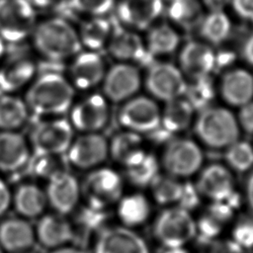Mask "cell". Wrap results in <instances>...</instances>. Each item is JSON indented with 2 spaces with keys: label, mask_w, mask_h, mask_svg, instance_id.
<instances>
[{
  "label": "cell",
  "mask_w": 253,
  "mask_h": 253,
  "mask_svg": "<svg viewBox=\"0 0 253 253\" xmlns=\"http://www.w3.org/2000/svg\"><path fill=\"white\" fill-rule=\"evenodd\" d=\"M74 88L62 75L47 72L40 75L26 94V104L34 114L59 116L72 106Z\"/></svg>",
  "instance_id": "6da1fadb"
},
{
  "label": "cell",
  "mask_w": 253,
  "mask_h": 253,
  "mask_svg": "<svg viewBox=\"0 0 253 253\" xmlns=\"http://www.w3.org/2000/svg\"><path fill=\"white\" fill-rule=\"evenodd\" d=\"M33 42L38 51L50 60H63L80 52L78 32L61 18H50L37 24Z\"/></svg>",
  "instance_id": "7a4b0ae2"
},
{
  "label": "cell",
  "mask_w": 253,
  "mask_h": 253,
  "mask_svg": "<svg viewBox=\"0 0 253 253\" xmlns=\"http://www.w3.org/2000/svg\"><path fill=\"white\" fill-rule=\"evenodd\" d=\"M200 140L212 149H225L239 139V124L232 113L218 107H208L200 112L195 123Z\"/></svg>",
  "instance_id": "3957f363"
},
{
  "label": "cell",
  "mask_w": 253,
  "mask_h": 253,
  "mask_svg": "<svg viewBox=\"0 0 253 253\" xmlns=\"http://www.w3.org/2000/svg\"><path fill=\"white\" fill-rule=\"evenodd\" d=\"M197 234V224L190 211L179 206L163 210L153 223V235L165 248L185 247Z\"/></svg>",
  "instance_id": "277c9868"
},
{
  "label": "cell",
  "mask_w": 253,
  "mask_h": 253,
  "mask_svg": "<svg viewBox=\"0 0 253 253\" xmlns=\"http://www.w3.org/2000/svg\"><path fill=\"white\" fill-rule=\"evenodd\" d=\"M124 180L120 173L109 167L94 168L84 179L81 192L88 206L106 210L118 204L123 197Z\"/></svg>",
  "instance_id": "5b68a950"
},
{
  "label": "cell",
  "mask_w": 253,
  "mask_h": 253,
  "mask_svg": "<svg viewBox=\"0 0 253 253\" xmlns=\"http://www.w3.org/2000/svg\"><path fill=\"white\" fill-rule=\"evenodd\" d=\"M204 153L201 147L189 138H173L163 149L161 166L166 174L178 179L189 178L203 166Z\"/></svg>",
  "instance_id": "8992f818"
},
{
  "label": "cell",
  "mask_w": 253,
  "mask_h": 253,
  "mask_svg": "<svg viewBox=\"0 0 253 253\" xmlns=\"http://www.w3.org/2000/svg\"><path fill=\"white\" fill-rule=\"evenodd\" d=\"M35 8L27 0H0V38L19 42L37 26Z\"/></svg>",
  "instance_id": "52a82bcc"
},
{
  "label": "cell",
  "mask_w": 253,
  "mask_h": 253,
  "mask_svg": "<svg viewBox=\"0 0 253 253\" xmlns=\"http://www.w3.org/2000/svg\"><path fill=\"white\" fill-rule=\"evenodd\" d=\"M73 126L65 119L39 123L31 131L30 140L34 153L62 155L73 140Z\"/></svg>",
  "instance_id": "ba28073f"
},
{
  "label": "cell",
  "mask_w": 253,
  "mask_h": 253,
  "mask_svg": "<svg viewBox=\"0 0 253 253\" xmlns=\"http://www.w3.org/2000/svg\"><path fill=\"white\" fill-rule=\"evenodd\" d=\"M161 111L152 99L133 96L126 100L119 113L120 124L127 130L141 133L154 132L160 126Z\"/></svg>",
  "instance_id": "9c48e42d"
},
{
  "label": "cell",
  "mask_w": 253,
  "mask_h": 253,
  "mask_svg": "<svg viewBox=\"0 0 253 253\" xmlns=\"http://www.w3.org/2000/svg\"><path fill=\"white\" fill-rule=\"evenodd\" d=\"M145 87L154 98L169 102L184 96L187 82L181 69L175 65L168 62H156L148 67Z\"/></svg>",
  "instance_id": "30bf717a"
},
{
  "label": "cell",
  "mask_w": 253,
  "mask_h": 253,
  "mask_svg": "<svg viewBox=\"0 0 253 253\" xmlns=\"http://www.w3.org/2000/svg\"><path fill=\"white\" fill-rule=\"evenodd\" d=\"M92 253H150L148 244L133 228L107 226L100 229Z\"/></svg>",
  "instance_id": "8fae6325"
},
{
  "label": "cell",
  "mask_w": 253,
  "mask_h": 253,
  "mask_svg": "<svg viewBox=\"0 0 253 253\" xmlns=\"http://www.w3.org/2000/svg\"><path fill=\"white\" fill-rule=\"evenodd\" d=\"M66 153L68 162L74 167L94 169L109 156V142L98 132H85L72 140Z\"/></svg>",
  "instance_id": "7c38bea8"
},
{
  "label": "cell",
  "mask_w": 253,
  "mask_h": 253,
  "mask_svg": "<svg viewBox=\"0 0 253 253\" xmlns=\"http://www.w3.org/2000/svg\"><path fill=\"white\" fill-rule=\"evenodd\" d=\"M141 76L136 66L121 62L113 65L103 79V92L113 102H123L132 98L139 90Z\"/></svg>",
  "instance_id": "4fadbf2b"
},
{
  "label": "cell",
  "mask_w": 253,
  "mask_h": 253,
  "mask_svg": "<svg viewBox=\"0 0 253 253\" xmlns=\"http://www.w3.org/2000/svg\"><path fill=\"white\" fill-rule=\"evenodd\" d=\"M44 191L47 204L55 212L65 215L74 211L82 194L77 178L66 170H61L48 178Z\"/></svg>",
  "instance_id": "5bb4252c"
},
{
  "label": "cell",
  "mask_w": 253,
  "mask_h": 253,
  "mask_svg": "<svg viewBox=\"0 0 253 253\" xmlns=\"http://www.w3.org/2000/svg\"><path fill=\"white\" fill-rule=\"evenodd\" d=\"M109 107L106 98L92 94L71 108L70 124L73 128L85 132H98L108 122Z\"/></svg>",
  "instance_id": "9a60e30c"
},
{
  "label": "cell",
  "mask_w": 253,
  "mask_h": 253,
  "mask_svg": "<svg viewBox=\"0 0 253 253\" xmlns=\"http://www.w3.org/2000/svg\"><path fill=\"white\" fill-rule=\"evenodd\" d=\"M195 185L201 196L211 202L224 201L236 191L233 172L220 163H211L201 169Z\"/></svg>",
  "instance_id": "2e32d148"
},
{
  "label": "cell",
  "mask_w": 253,
  "mask_h": 253,
  "mask_svg": "<svg viewBox=\"0 0 253 253\" xmlns=\"http://www.w3.org/2000/svg\"><path fill=\"white\" fill-rule=\"evenodd\" d=\"M163 0H122L117 8L120 21L132 30H145L159 18Z\"/></svg>",
  "instance_id": "e0dca14e"
},
{
  "label": "cell",
  "mask_w": 253,
  "mask_h": 253,
  "mask_svg": "<svg viewBox=\"0 0 253 253\" xmlns=\"http://www.w3.org/2000/svg\"><path fill=\"white\" fill-rule=\"evenodd\" d=\"M69 74L76 88L88 90L103 81L106 74L105 62L97 51L79 52L70 65Z\"/></svg>",
  "instance_id": "ac0fdd59"
},
{
  "label": "cell",
  "mask_w": 253,
  "mask_h": 253,
  "mask_svg": "<svg viewBox=\"0 0 253 253\" xmlns=\"http://www.w3.org/2000/svg\"><path fill=\"white\" fill-rule=\"evenodd\" d=\"M35 232L36 239L49 249L66 245L74 237L72 224L65 217V214L58 212L41 215Z\"/></svg>",
  "instance_id": "d6986e66"
},
{
  "label": "cell",
  "mask_w": 253,
  "mask_h": 253,
  "mask_svg": "<svg viewBox=\"0 0 253 253\" xmlns=\"http://www.w3.org/2000/svg\"><path fill=\"white\" fill-rule=\"evenodd\" d=\"M215 57L209 44L190 42L182 48L179 55L181 71L191 79L209 76L215 66Z\"/></svg>",
  "instance_id": "ffe728a7"
},
{
  "label": "cell",
  "mask_w": 253,
  "mask_h": 253,
  "mask_svg": "<svg viewBox=\"0 0 253 253\" xmlns=\"http://www.w3.org/2000/svg\"><path fill=\"white\" fill-rule=\"evenodd\" d=\"M32 224L24 217H11L0 222V245L10 253H25L36 241Z\"/></svg>",
  "instance_id": "44dd1931"
},
{
  "label": "cell",
  "mask_w": 253,
  "mask_h": 253,
  "mask_svg": "<svg viewBox=\"0 0 253 253\" xmlns=\"http://www.w3.org/2000/svg\"><path fill=\"white\" fill-rule=\"evenodd\" d=\"M30 147L25 137L15 130L0 131V171L14 173L29 163Z\"/></svg>",
  "instance_id": "7402d4cb"
},
{
  "label": "cell",
  "mask_w": 253,
  "mask_h": 253,
  "mask_svg": "<svg viewBox=\"0 0 253 253\" xmlns=\"http://www.w3.org/2000/svg\"><path fill=\"white\" fill-rule=\"evenodd\" d=\"M107 46L111 55L123 62L142 61L149 54L140 37L124 27L113 28Z\"/></svg>",
  "instance_id": "603a6c76"
},
{
  "label": "cell",
  "mask_w": 253,
  "mask_h": 253,
  "mask_svg": "<svg viewBox=\"0 0 253 253\" xmlns=\"http://www.w3.org/2000/svg\"><path fill=\"white\" fill-rule=\"evenodd\" d=\"M35 62L23 55H14L0 66V91L14 92L26 85L35 75Z\"/></svg>",
  "instance_id": "cb8c5ba5"
},
{
  "label": "cell",
  "mask_w": 253,
  "mask_h": 253,
  "mask_svg": "<svg viewBox=\"0 0 253 253\" xmlns=\"http://www.w3.org/2000/svg\"><path fill=\"white\" fill-rule=\"evenodd\" d=\"M220 91L228 104L241 107L253 98V76L244 69L230 70L222 77Z\"/></svg>",
  "instance_id": "d4e9b609"
},
{
  "label": "cell",
  "mask_w": 253,
  "mask_h": 253,
  "mask_svg": "<svg viewBox=\"0 0 253 253\" xmlns=\"http://www.w3.org/2000/svg\"><path fill=\"white\" fill-rule=\"evenodd\" d=\"M12 204L24 218H36L42 215L47 204L45 191L35 183L20 184L12 196Z\"/></svg>",
  "instance_id": "484cf974"
},
{
  "label": "cell",
  "mask_w": 253,
  "mask_h": 253,
  "mask_svg": "<svg viewBox=\"0 0 253 253\" xmlns=\"http://www.w3.org/2000/svg\"><path fill=\"white\" fill-rule=\"evenodd\" d=\"M194 111L184 97L166 102L165 108L161 112L160 126L157 129L162 128L167 134L185 130L192 123Z\"/></svg>",
  "instance_id": "4316f807"
},
{
  "label": "cell",
  "mask_w": 253,
  "mask_h": 253,
  "mask_svg": "<svg viewBox=\"0 0 253 253\" xmlns=\"http://www.w3.org/2000/svg\"><path fill=\"white\" fill-rule=\"evenodd\" d=\"M150 212V203L142 194L126 195L118 202V216L124 226L133 228L143 224Z\"/></svg>",
  "instance_id": "83f0119b"
},
{
  "label": "cell",
  "mask_w": 253,
  "mask_h": 253,
  "mask_svg": "<svg viewBox=\"0 0 253 253\" xmlns=\"http://www.w3.org/2000/svg\"><path fill=\"white\" fill-rule=\"evenodd\" d=\"M124 167L128 181L139 188L149 187L151 182L160 174V165L157 158L145 149Z\"/></svg>",
  "instance_id": "f1b7e54d"
},
{
  "label": "cell",
  "mask_w": 253,
  "mask_h": 253,
  "mask_svg": "<svg viewBox=\"0 0 253 253\" xmlns=\"http://www.w3.org/2000/svg\"><path fill=\"white\" fill-rule=\"evenodd\" d=\"M166 13L174 24L184 30L199 28L205 17L199 0H168Z\"/></svg>",
  "instance_id": "f546056e"
},
{
  "label": "cell",
  "mask_w": 253,
  "mask_h": 253,
  "mask_svg": "<svg viewBox=\"0 0 253 253\" xmlns=\"http://www.w3.org/2000/svg\"><path fill=\"white\" fill-rule=\"evenodd\" d=\"M113 27L109 20L94 16L85 21L78 33L81 44L89 50L97 51L108 44Z\"/></svg>",
  "instance_id": "4dcf8cb0"
},
{
  "label": "cell",
  "mask_w": 253,
  "mask_h": 253,
  "mask_svg": "<svg viewBox=\"0 0 253 253\" xmlns=\"http://www.w3.org/2000/svg\"><path fill=\"white\" fill-rule=\"evenodd\" d=\"M143 150L141 135L127 129L117 133L109 143V155L123 166Z\"/></svg>",
  "instance_id": "1f68e13d"
},
{
  "label": "cell",
  "mask_w": 253,
  "mask_h": 253,
  "mask_svg": "<svg viewBox=\"0 0 253 253\" xmlns=\"http://www.w3.org/2000/svg\"><path fill=\"white\" fill-rule=\"evenodd\" d=\"M179 42V35L171 26L159 24L148 30L145 46L151 55H165L174 52Z\"/></svg>",
  "instance_id": "d6a6232c"
},
{
  "label": "cell",
  "mask_w": 253,
  "mask_h": 253,
  "mask_svg": "<svg viewBox=\"0 0 253 253\" xmlns=\"http://www.w3.org/2000/svg\"><path fill=\"white\" fill-rule=\"evenodd\" d=\"M28 118L25 101L8 93L0 96V129L15 130L22 126Z\"/></svg>",
  "instance_id": "836d02e7"
},
{
  "label": "cell",
  "mask_w": 253,
  "mask_h": 253,
  "mask_svg": "<svg viewBox=\"0 0 253 253\" xmlns=\"http://www.w3.org/2000/svg\"><path fill=\"white\" fill-rule=\"evenodd\" d=\"M154 201L162 206H174L178 204L182 191L183 182L168 174H159L149 185Z\"/></svg>",
  "instance_id": "e575fe53"
},
{
  "label": "cell",
  "mask_w": 253,
  "mask_h": 253,
  "mask_svg": "<svg viewBox=\"0 0 253 253\" xmlns=\"http://www.w3.org/2000/svg\"><path fill=\"white\" fill-rule=\"evenodd\" d=\"M230 21L221 10L211 11L203 18L199 26L201 36L212 44L224 42L230 33Z\"/></svg>",
  "instance_id": "d590c367"
},
{
  "label": "cell",
  "mask_w": 253,
  "mask_h": 253,
  "mask_svg": "<svg viewBox=\"0 0 253 253\" xmlns=\"http://www.w3.org/2000/svg\"><path fill=\"white\" fill-rule=\"evenodd\" d=\"M225 165L235 173H246L253 169V146L244 140H236L224 152Z\"/></svg>",
  "instance_id": "8d00e7d4"
},
{
  "label": "cell",
  "mask_w": 253,
  "mask_h": 253,
  "mask_svg": "<svg viewBox=\"0 0 253 253\" xmlns=\"http://www.w3.org/2000/svg\"><path fill=\"white\" fill-rule=\"evenodd\" d=\"M191 80L190 83H187L183 97L190 103L194 110L201 112L210 107V104L214 97L213 84L209 76Z\"/></svg>",
  "instance_id": "74e56055"
},
{
  "label": "cell",
  "mask_w": 253,
  "mask_h": 253,
  "mask_svg": "<svg viewBox=\"0 0 253 253\" xmlns=\"http://www.w3.org/2000/svg\"><path fill=\"white\" fill-rule=\"evenodd\" d=\"M235 243L246 250L253 249V212L240 214L231 229V237Z\"/></svg>",
  "instance_id": "f35d334b"
},
{
  "label": "cell",
  "mask_w": 253,
  "mask_h": 253,
  "mask_svg": "<svg viewBox=\"0 0 253 253\" xmlns=\"http://www.w3.org/2000/svg\"><path fill=\"white\" fill-rule=\"evenodd\" d=\"M29 163L31 164L30 166L33 174L46 179L50 178L55 173L64 170L61 155L34 153V157L29 160Z\"/></svg>",
  "instance_id": "ab89813d"
},
{
  "label": "cell",
  "mask_w": 253,
  "mask_h": 253,
  "mask_svg": "<svg viewBox=\"0 0 253 253\" xmlns=\"http://www.w3.org/2000/svg\"><path fill=\"white\" fill-rule=\"evenodd\" d=\"M197 224V234L203 243H211L213 240L217 239L220 235L224 224L216 219L214 216L205 211L201 217L196 221Z\"/></svg>",
  "instance_id": "60d3db41"
},
{
  "label": "cell",
  "mask_w": 253,
  "mask_h": 253,
  "mask_svg": "<svg viewBox=\"0 0 253 253\" xmlns=\"http://www.w3.org/2000/svg\"><path fill=\"white\" fill-rule=\"evenodd\" d=\"M71 5L80 13L103 16L112 9L114 0H71Z\"/></svg>",
  "instance_id": "b9f144b4"
},
{
  "label": "cell",
  "mask_w": 253,
  "mask_h": 253,
  "mask_svg": "<svg viewBox=\"0 0 253 253\" xmlns=\"http://www.w3.org/2000/svg\"><path fill=\"white\" fill-rule=\"evenodd\" d=\"M201 198L202 196L199 193L196 185L190 182H185L183 183V191L181 198L176 206H179L191 211L200 205Z\"/></svg>",
  "instance_id": "7bdbcfd3"
},
{
  "label": "cell",
  "mask_w": 253,
  "mask_h": 253,
  "mask_svg": "<svg viewBox=\"0 0 253 253\" xmlns=\"http://www.w3.org/2000/svg\"><path fill=\"white\" fill-rule=\"evenodd\" d=\"M208 253H245V250L231 238L215 239L209 244Z\"/></svg>",
  "instance_id": "ee69618b"
},
{
  "label": "cell",
  "mask_w": 253,
  "mask_h": 253,
  "mask_svg": "<svg viewBox=\"0 0 253 253\" xmlns=\"http://www.w3.org/2000/svg\"><path fill=\"white\" fill-rule=\"evenodd\" d=\"M238 124L247 133H253V102L240 107L238 114Z\"/></svg>",
  "instance_id": "f6af8a7d"
},
{
  "label": "cell",
  "mask_w": 253,
  "mask_h": 253,
  "mask_svg": "<svg viewBox=\"0 0 253 253\" xmlns=\"http://www.w3.org/2000/svg\"><path fill=\"white\" fill-rule=\"evenodd\" d=\"M232 7L241 18L253 22V0H231Z\"/></svg>",
  "instance_id": "bcb514c9"
},
{
  "label": "cell",
  "mask_w": 253,
  "mask_h": 253,
  "mask_svg": "<svg viewBox=\"0 0 253 253\" xmlns=\"http://www.w3.org/2000/svg\"><path fill=\"white\" fill-rule=\"evenodd\" d=\"M12 204V194L7 184L0 178V216L4 214Z\"/></svg>",
  "instance_id": "7dc6e473"
},
{
  "label": "cell",
  "mask_w": 253,
  "mask_h": 253,
  "mask_svg": "<svg viewBox=\"0 0 253 253\" xmlns=\"http://www.w3.org/2000/svg\"><path fill=\"white\" fill-rule=\"evenodd\" d=\"M244 199L249 211L253 212V169L249 171L245 180Z\"/></svg>",
  "instance_id": "c3c4849f"
},
{
  "label": "cell",
  "mask_w": 253,
  "mask_h": 253,
  "mask_svg": "<svg viewBox=\"0 0 253 253\" xmlns=\"http://www.w3.org/2000/svg\"><path fill=\"white\" fill-rule=\"evenodd\" d=\"M242 55L245 61L253 66V34L245 41L242 47Z\"/></svg>",
  "instance_id": "681fc988"
},
{
  "label": "cell",
  "mask_w": 253,
  "mask_h": 253,
  "mask_svg": "<svg viewBox=\"0 0 253 253\" xmlns=\"http://www.w3.org/2000/svg\"><path fill=\"white\" fill-rule=\"evenodd\" d=\"M49 253H86V252L78 247L63 245V246L51 249V251Z\"/></svg>",
  "instance_id": "f907efd6"
},
{
  "label": "cell",
  "mask_w": 253,
  "mask_h": 253,
  "mask_svg": "<svg viewBox=\"0 0 253 253\" xmlns=\"http://www.w3.org/2000/svg\"><path fill=\"white\" fill-rule=\"evenodd\" d=\"M34 8H46L53 4L55 0H27Z\"/></svg>",
  "instance_id": "816d5d0a"
},
{
  "label": "cell",
  "mask_w": 253,
  "mask_h": 253,
  "mask_svg": "<svg viewBox=\"0 0 253 253\" xmlns=\"http://www.w3.org/2000/svg\"><path fill=\"white\" fill-rule=\"evenodd\" d=\"M206 5L211 9V11L221 10L223 0H204Z\"/></svg>",
  "instance_id": "f5cc1de1"
},
{
  "label": "cell",
  "mask_w": 253,
  "mask_h": 253,
  "mask_svg": "<svg viewBox=\"0 0 253 253\" xmlns=\"http://www.w3.org/2000/svg\"><path fill=\"white\" fill-rule=\"evenodd\" d=\"M163 253H189L185 247H173V248H166Z\"/></svg>",
  "instance_id": "db71d44e"
},
{
  "label": "cell",
  "mask_w": 253,
  "mask_h": 253,
  "mask_svg": "<svg viewBox=\"0 0 253 253\" xmlns=\"http://www.w3.org/2000/svg\"><path fill=\"white\" fill-rule=\"evenodd\" d=\"M4 50H5V46H4V41L0 38V58L2 57L3 53H4Z\"/></svg>",
  "instance_id": "11a10c76"
},
{
  "label": "cell",
  "mask_w": 253,
  "mask_h": 253,
  "mask_svg": "<svg viewBox=\"0 0 253 253\" xmlns=\"http://www.w3.org/2000/svg\"><path fill=\"white\" fill-rule=\"evenodd\" d=\"M4 252V250H3V248L1 247V245H0V253H3Z\"/></svg>",
  "instance_id": "9f6ffc18"
},
{
  "label": "cell",
  "mask_w": 253,
  "mask_h": 253,
  "mask_svg": "<svg viewBox=\"0 0 253 253\" xmlns=\"http://www.w3.org/2000/svg\"><path fill=\"white\" fill-rule=\"evenodd\" d=\"M167 1H168V0H167Z\"/></svg>",
  "instance_id": "6f0895ef"
}]
</instances>
